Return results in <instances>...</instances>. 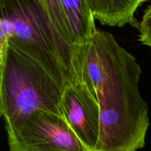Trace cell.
<instances>
[{
  "label": "cell",
  "mask_w": 151,
  "mask_h": 151,
  "mask_svg": "<svg viewBox=\"0 0 151 151\" xmlns=\"http://www.w3.org/2000/svg\"><path fill=\"white\" fill-rule=\"evenodd\" d=\"M146 0H87L95 20L101 24L122 27L129 24L139 27L135 18L137 9Z\"/></svg>",
  "instance_id": "cell-6"
},
{
  "label": "cell",
  "mask_w": 151,
  "mask_h": 151,
  "mask_svg": "<svg viewBox=\"0 0 151 151\" xmlns=\"http://www.w3.org/2000/svg\"><path fill=\"white\" fill-rule=\"evenodd\" d=\"M52 23L63 40L69 45H74L73 38L69 23L65 16L60 0H41Z\"/></svg>",
  "instance_id": "cell-8"
},
{
  "label": "cell",
  "mask_w": 151,
  "mask_h": 151,
  "mask_svg": "<svg viewBox=\"0 0 151 151\" xmlns=\"http://www.w3.org/2000/svg\"><path fill=\"white\" fill-rule=\"evenodd\" d=\"M9 151H88L63 116L38 110L6 128Z\"/></svg>",
  "instance_id": "cell-4"
},
{
  "label": "cell",
  "mask_w": 151,
  "mask_h": 151,
  "mask_svg": "<svg viewBox=\"0 0 151 151\" xmlns=\"http://www.w3.org/2000/svg\"><path fill=\"white\" fill-rule=\"evenodd\" d=\"M60 2L70 27L74 45H86L93 38L97 29L87 0H60Z\"/></svg>",
  "instance_id": "cell-7"
},
{
  "label": "cell",
  "mask_w": 151,
  "mask_h": 151,
  "mask_svg": "<svg viewBox=\"0 0 151 151\" xmlns=\"http://www.w3.org/2000/svg\"><path fill=\"white\" fill-rule=\"evenodd\" d=\"M0 19L13 28L9 42L40 65L60 89L79 81L77 47L62 38L41 0H0Z\"/></svg>",
  "instance_id": "cell-2"
},
{
  "label": "cell",
  "mask_w": 151,
  "mask_h": 151,
  "mask_svg": "<svg viewBox=\"0 0 151 151\" xmlns=\"http://www.w3.org/2000/svg\"><path fill=\"white\" fill-rule=\"evenodd\" d=\"M138 28L139 29V41L151 48V4L145 10Z\"/></svg>",
  "instance_id": "cell-9"
},
{
  "label": "cell",
  "mask_w": 151,
  "mask_h": 151,
  "mask_svg": "<svg viewBox=\"0 0 151 151\" xmlns=\"http://www.w3.org/2000/svg\"><path fill=\"white\" fill-rule=\"evenodd\" d=\"M61 94L40 65L7 41L0 66V113L5 129L38 110L63 116Z\"/></svg>",
  "instance_id": "cell-3"
},
{
  "label": "cell",
  "mask_w": 151,
  "mask_h": 151,
  "mask_svg": "<svg viewBox=\"0 0 151 151\" xmlns=\"http://www.w3.org/2000/svg\"><path fill=\"white\" fill-rule=\"evenodd\" d=\"M79 80L91 87L100 108V131L94 151H137L145 145L148 106L141 96L142 69L135 58L109 31L97 28L78 47Z\"/></svg>",
  "instance_id": "cell-1"
},
{
  "label": "cell",
  "mask_w": 151,
  "mask_h": 151,
  "mask_svg": "<svg viewBox=\"0 0 151 151\" xmlns=\"http://www.w3.org/2000/svg\"><path fill=\"white\" fill-rule=\"evenodd\" d=\"M62 114L84 147L94 151L100 131V108L91 87L82 79L62 90Z\"/></svg>",
  "instance_id": "cell-5"
},
{
  "label": "cell",
  "mask_w": 151,
  "mask_h": 151,
  "mask_svg": "<svg viewBox=\"0 0 151 151\" xmlns=\"http://www.w3.org/2000/svg\"><path fill=\"white\" fill-rule=\"evenodd\" d=\"M13 34L11 24L7 21L0 19V66L2 63L3 55L6 44Z\"/></svg>",
  "instance_id": "cell-10"
},
{
  "label": "cell",
  "mask_w": 151,
  "mask_h": 151,
  "mask_svg": "<svg viewBox=\"0 0 151 151\" xmlns=\"http://www.w3.org/2000/svg\"><path fill=\"white\" fill-rule=\"evenodd\" d=\"M1 113H0V119H1Z\"/></svg>",
  "instance_id": "cell-11"
}]
</instances>
